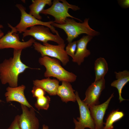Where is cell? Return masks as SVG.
<instances>
[{
    "mask_svg": "<svg viewBox=\"0 0 129 129\" xmlns=\"http://www.w3.org/2000/svg\"><path fill=\"white\" fill-rule=\"evenodd\" d=\"M4 35V33L3 32H2L0 33V39Z\"/></svg>",
    "mask_w": 129,
    "mask_h": 129,
    "instance_id": "28",
    "label": "cell"
},
{
    "mask_svg": "<svg viewBox=\"0 0 129 129\" xmlns=\"http://www.w3.org/2000/svg\"><path fill=\"white\" fill-rule=\"evenodd\" d=\"M38 62L46 68L44 76L46 78L53 77L59 81H65L70 83L73 82L76 79L77 76L64 69L61 65L60 61L57 59L45 56L40 57Z\"/></svg>",
    "mask_w": 129,
    "mask_h": 129,
    "instance_id": "2",
    "label": "cell"
},
{
    "mask_svg": "<svg viewBox=\"0 0 129 129\" xmlns=\"http://www.w3.org/2000/svg\"><path fill=\"white\" fill-rule=\"evenodd\" d=\"M124 115L122 111L118 109L112 111L106 119V122L104 123L105 125L102 129H114L113 124L122 118Z\"/></svg>",
    "mask_w": 129,
    "mask_h": 129,
    "instance_id": "20",
    "label": "cell"
},
{
    "mask_svg": "<svg viewBox=\"0 0 129 129\" xmlns=\"http://www.w3.org/2000/svg\"><path fill=\"white\" fill-rule=\"evenodd\" d=\"M32 45L34 49L40 53L41 57L47 56L57 59L64 66L66 65L69 62V57L64 49V43L54 45L48 43L42 45L35 41Z\"/></svg>",
    "mask_w": 129,
    "mask_h": 129,
    "instance_id": "5",
    "label": "cell"
},
{
    "mask_svg": "<svg viewBox=\"0 0 129 129\" xmlns=\"http://www.w3.org/2000/svg\"><path fill=\"white\" fill-rule=\"evenodd\" d=\"M22 113L20 115L19 124L21 129H38L39 121L34 108H30L21 104Z\"/></svg>",
    "mask_w": 129,
    "mask_h": 129,
    "instance_id": "11",
    "label": "cell"
},
{
    "mask_svg": "<svg viewBox=\"0 0 129 129\" xmlns=\"http://www.w3.org/2000/svg\"><path fill=\"white\" fill-rule=\"evenodd\" d=\"M129 0H120L119 2L121 5L124 8H127L129 7Z\"/></svg>",
    "mask_w": 129,
    "mask_h": 129,
    "instance_id": "25",
    "label": "cell"
},
{
    "mask_svg": "<svg viewBox=\"0 0 129 129\" xmlns=\"http://www.w3.org/2000/svg\"><path fill=\"white\" fill-rule=\"evenodd\" d=\"M76 48V41L69 43L65 50L67 54L70 56L73 59L75 55Z\"/></svg>",
    "mask_w": 129,
    "mask_h": 129,
    "instance_id": "22",
    "label": "cell"
},
{
    "mask_svg": "<svg viewBox=\"0 0 129 129\" xmlns=\"http://www.w3.org/2000/svg\"><path fill=\"white\" fill-rule=\"evenodd\" d=\"M20 115L16 116L9 127L7 129H21L19 124Z\"/></svg>",
    "mask_w": 129,
    "mask_h": 129,
    "instance_id": "24",
    "label": "cell"
},
{
    "mask_svg": "<svg viewBox=\"0 0 129 129\" xmlns=\"http://www.w3.org/2000/svg\"><path fill=\"white\" fill-rule=\"evenodd\" d=\"M70 9L75 11L80 9L78 6L70 4L65 0H54L50 7L44 9L40 13L52 16L54 18V22L59 24H64L66 18L68 17L75 18L82 22L80 19L69 13L68 11Z\"/></svg>",
    "mask_w": 129,
    "mask_h": 129,
    "instance_id": "4",
    "label": "cell"
},
{
    "mask_svg": "<svg viewBox=\"0 0 129 129\" xmlns=\"http://www.w3.org/2000/svg\"><path fill=\"white\" fill-rule=\"evenodd\" d=\"M114 73L117 79L113 82L111 85L117 89L119 96V100L120 103L126 100L122 98L121 93L124 86L129 81V71L124 70L118 72H115Z\"/></svg>",
    "mask_w": 129,
    "mask_h": 129,
    "instance_id": "17",
    "label": "cell"
},
{
    "mask_svg": "<svg viewBox=\"0 0 129 129\" xmlns=\"http://www.w3.org/2000/svg\"><path fill=\"white\" fill-rule=\"evenodd\" d=\"M50 30L49 27L43 25L35 26L23 32V38L31 36L43 43H48L49 41L54 42L58 44L64 43V40L59 35L54 34L51 32Z\"/></svg>",
    "mask_w": 129,
    "mask_h": 129,
    "instance_id": "8",
    "label": "cell"
},
{
    "mask_svg": "<svg viewBox=\"0 0 129 129\" xmlns=\"http://www.w3.org/2000/svg\"><path fill=\"white\" fill-rule=\"evenodd\" d=\"M75 93L79 106L80 117L77 118L78 121L73 118L75 125L74 129H85L86 128L95 129L94 122L91 116L89 107L81 100L77 91Z\"/></svg>",
    "mask_w": 129,
    "mask_h": 129,
    "instance_id": "9",
    "label": "cell"
},
{
    "mask_svg": "<svg viewBox=\"0 0 129 129\" xmlns=\"http://www.w3.org/2000/svg\"><path fill=\"white\" fill-rule=\"evenodd\" d=\"M59 82L57 79L47 78L41 80H33V84L34 86L43 89L50 95L54 96L56 95Z\"/></svg>",
    "mask_w": 129,
    "mask_h": 129,
    "instance_id": "15",
    "label": "cell"
},
{
    "mask_svg": "<svg viewBox=\"0 0 129 129\" xmlns=\"http://www.w3.org/2000/svg\"><path fill=\"white\" fill-rule=\"evenodd\" d=\"M36 99V101L35 104L36 108L38 110L48 109L50 101V98L49 96H44Z\"/></svg>",
    "mask_w": 129,
    "mask_h": 129,
    "instance_id": "21",
    "label": "cell"
},
{
    "mask_svg": "<svg viewBox=\"0 0 129 129\" xmlns=\"http://www.w3.org/2000/svg\"><path fill=\"white\" fill-rule=\"evenodd\" d=\"M75 91L70 82L63 81H62L61 85H59L58 87L56 95L60 97L63 102L66 103L69 101L75 102L76 101L74 93Z\"/></svg>",
    "mask_w": 129,
    "mask_h": 129,
    "instance_id": "16",
    "label": "cell"
},
{
    "mask_svg": "<svg viewBox=\"0 0 129 129\" xmlns=\"http://www.w3.org/2000/svg\"><path fill=\"white\" fill-rule=\"evenodd\" d=\"M25 86L22 85L15 87H8L5 94L6 100L7 102H16L27 107L29 108H33L26 99L24 93Z\"/></svg>",
    "mask_w": 129,
    "mask_h": 129,
    "instance_id": "13",
    "label": "cell"
},
{
    "mask_svg": "<svg viewBox=\"0 0 129 129\" xmlns=\"http://www.w3.org/2000/svg\"><path fill=\"white\" fill-rule=\"evenodd\" d=\"M16 6L19 9L21 14L20 21L15 27L19 33L24 32L29 27H30L36 25H40L49 27L53 33L59 35L58 31L51 25V24L54 22V21L43 22L37 19L29 13H27L26 11L25 8L22 5L17 4Z\"/></svg>",
    "mask_w": 129,
    "mask_h": 129,
    "instance_id": "6",
    "label": "cell"
},
{
    "mask_svg": "<svg viewBox=\"0 0 129 129\" xmlns=\"http://www.w3.org/2000/svg\"><path fill=\"white\" fill-rule=\"evenodd\" d=\"M3 26L2 25L0 24V33L3 32L1 30V29L3 28Z\"/></svg>",
    "mask_w": 129,
    "mask_h": 129,
    "instance_id": "27",
    "label": "cell"
},
{
    "mask_svg": "<svg viewBox=\"0 0 129 129\" xmlns=\"http://www.w3.org/2000/svg\"><path fill=\"white\" fill-rule=\"evenodd\" d=\"M29 6V13L37 19L41 20L42 18L40 14L47 5L51 6L52 4L51 0H34Z\"/></svg>",
    "mask_w": 129,
    "mask_h": 129,
    "instance_id": "18",
    "label": "cell"
},
{
    "mask_svg": "<svg viewBox=\"0 0 129 129\" xmlns=\"http://www.w3.org/2000/svg\"><path fill=\"white\" fill-rule=\"evenodd\" d=\"M33 97L36 98L45 96L46 92L42 88L33 86L31 91Z\"/></svg>",
    "mask_w": 129,
    "mask_h": 129,
    "instance_id": "23",
    "label": "cell"
},
{
    "mask_svg": "<svg viewBox=\"0 0 129 129\" xmlns=\"http://www.w3.org/2000/svg\"><path fill=\"white\" fill-rule=\"evenodd\" d=\"M48 127L47 126L44 124L43 125L42 129H48Z\"/></svg>",
    "mask_w": 129,
    "mask_h": 129,
    "instance_id": "26",
    "label": "cell"
},
{
    "mask_svg": "<svg viewBox=\"0 0 129 129\" xmlns=\"http://www.w3.org/2000/svg\"><path fill=\"white\" fill-rule=\"evenodd\" d=\"M8 25L11 30L0 39V49L11 48L22 50L31 47L35 41V40L32 38L27 41H21L16 28L9 24Z\"/></svg>",
    "mask_w": 129,
    "mask_h": 129,
    "instance_id": "7",
    "label": "cell"
},
{
    "mask_svg": "<svg viewBox=\"0 0 129 129\" xmlns=\"http://www.w3.org/2000/svg\"><path fill=\"white\" fill-rule=\"evenodd\" d=\"M92 38V37L87 35L83 36L76 41L77 48L76 52L72 61L80 65L83 62L85 58L91 54L89 50L87 48V45Z\"/></svg>",
    "mask_w": 129,
    "mask_h": 129,
    "instance_id": "14",
    "label": "cell"
},
{
    "mask_svg": "<svg viewBox=\"0 0 129 129\" xmlns=\"http://www.w3.org/2000/svg\"><path fill=\"white\" fill-rule=\"evenodd\" d=\"M105 87V81L104 78L94 81L86 90L85 98L82 101L89 107L99 104V98Z\"/></svg>",
    "mask_w": 129,
    "mask_h": 129,
    "instance_id": "10",
    "label": "cell"
},
{
    "mask_svg": "<svg viewBox=\"0 0 129 129\" xmlns=\"http://www.w3.org/2000/svg\"><path fill=\"white\" fill-rule=\"evenodd\" d=\"M89 19L86 18L82 23L77 22L73 18H67L65 23L60 24L54 22L51 25L54 27L63 30L67 36L66 40L68 43L73 40L82 34L85 33L92 37L98 36L99 32L91 28L88 24Z\"/></svg>",
    "mask_w": 129,
    "mask_h": 129,
    "instance_id": "3",
    "label": "cell"
},
{
    "mask_svg": "<svg viewBox=\"0 0 129 129\" xmlns=\"http://www.w3.org/2000/svg\"><path fill=\"white\" fill-rule=\"evenodd\" d=\"M22 50L14 49L13 57L5 59L0 64V80L2 84H8L12 87H17L19 75L27 69H32L22 61Z\"/></svg>",
    "mask_w": 129,
    "mask_h": 129,
    "instance_id": "1",
    "label": "cell"
},
{
    "mask_svg": "<svg viewBox=\"0 0 129 129\" xmlns=\"http://www.w3.org/2000/svg\"><path fill=\"white\" fill-rule=\"evenodd\" d=\"M95 79L94 81L104 78L108 70V63L103 58L100 57L97 59L94 63Z\"/></svg>",
    "mask_w": 129,
    "mask_h": 129,
    "instance_id": "19",
    "label": "cell"
},
{
    "mask_svg": "<svg viewBox=\"0 0 129 129\" xmlns=\"http://www.w3.org/2000/svg\"><path fill=\"white\" fill-rule=\"evenodd\" d=\"M114 93L108 100L101 104L89 107L91 116L94 122L95 129H102L104 123L103 119L110 101L114 96Z\"/></svg>",
    "mask_w": 129,
    "mask_h": 129,
    "instance_id": "12",
    "label": "cell"
}]
</instances>
